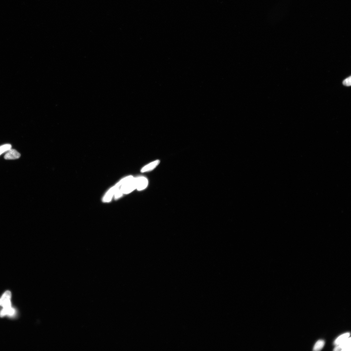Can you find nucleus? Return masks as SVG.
<instances>
[{
    "label": "nucleus",
    "instance_id": "obj_7",
    "mask_svg": "<svg viewBox=\"0 0 351 351\" xmlns=\"http://www.w3.org/2000/svg\"><path fill=\"white\" fill-rule=\"evenodd\" d=\"M160 163V161L158 160L154 161L143 167L141 170V172L144 173L152 171L154 170Z\"/></svg>",
    "mask_w": 351,
    "mask_h": 351
},
{
    "label": "nucleus",
    "instance_id": "obj_13",
    "mask_svg": "<svg viewBox=\"0 0 351 351\" xmlns=\"http://www.w3.org/2000/svg\"><path fill=\"white\" fill-rule=\"evenodd\" d=\"M0 306H1V304H0Z\"/></svg>",
    "mask_w": 351,
    "mask_h": 351
},
{
    "label": "nucleus",
    "instance_id": "obj_4",
    "mask_svg": "<svg viewBox=\"0 0 351 351\" xmlns=\"http://www.w3.org/2000/svg\"><path fill=\"white\" fill-rule=\"evenodd\" d=\"M120 188L117 184L108 190L104 196L102 201L104 203H109L111 201L114 196L115 192L117 189Z\"/></svg>",
    "mask_w": 351,
    "mask_h": 351
},
{
    "label": "nucleus",
    "instance_id": "obj_12",
    "mask_svg": "<svg viewBox=\"0 0 351 351\" xmlns=\"http://www.w3.org/2000/svg\"><path fill=\"white\" fill-rule=\"evenodd\" d=\"M343 84L346 86H350L351 85V76L344 80L343 82Z\"/></svg>",
    "mask_w": 351,
    "mask_h": 351
},
{
    "label": "nucleus",
    "instance_id": "obj_2",
    "mask_svg": "<svg viewBox=\"0 0 351 351\" xmlns=\"http://www.w3.org/2000/svg\"><path fill=\"white\" fill-rule=\"evenodd\" d=\"M12 293L11 291H7L0 298V304L3 308H8L12 306L11 299Z\"/></svg>",
    "mask_w": 351,
    "mask_h": 351
},
{
    "label": "nucleus",
    "instance_id": "obj_3",
    "mask_svg": "<svg viewBox=\"0 0 351 351\" xmlns=\"http://www.w3.org/2000/svg\"><path fill=\"white\" fill-rule=\"evenodd\" d=\"M136 189L138 191H141L147 187L148 185L147 179L143 176L138 177L135 178Z\"/></svg>",
    "mask_w": 351,
    "mask_h": 351
},
{
    "label": "nucleus",
    "instance_id": "obj_8",
    "mask_svg": "<svg viewBox=\"0 0 351 351\" xmlns=\"http://www.w3.org/2000/svg\"><path fill=\"white\" fill-rule=\"evenodd\" d=\"M350 335L349 333H347L341 335L335 341L334 344L335 346L340 345L348 339Z\"/></svg>",
    "mask_w": 351,
    "mask_h": 351
},
{
    "label": "nucleus",
    "instance_id": "obj_6",
    "mask_svg": "<svg viewBox=\"0 0 351 351\" xmlns=\"http://www.w3.org/2000/svg\"><path fill=\"white\" fill-rule=\"evenodd\" d=\"M21 156L20 153L16 150L10 149L6 153L4 158L7 160H13L17 159Z\"/></svg>",
    "mask_w": 351,
    "mask_h": 351
},
{
    "label": "nucleus",
    "instance_id": "obj_10",
    "mask_svg": "<svg viewBox=\"0 0 351 351\" xmlns=\"http://www.w3.org/2000/svg\"><path fill=\"white\" fill-rule=\"evenodd\" d=\"M12 148V146L10 144H6L0 146V156L3 153L8 152Z\"/></svg>",
    "mask_w": 351,
    "mask_h": 351
},
{
    "label": "nucleus",
    "instance_id": "obj_9",
    "mask_svg": "<svg viewBox=\"0 0 351 351\" xmlns=\"http://www.w3.org/2000/svg\"><path fill=\"white\" fill-rule=\"evenodd\" d=\"M325 344V342L323 340H319L316 343L313 348V350L318 351L323 348Z\"/></svg>",
    "mask_w": 351,
    "mask_h": 351
},
{
    "label": "nucleus",
    "instance_id": "obj_11",
    "mask_svg": "<svg viewBox=\"0 0 351 351\" xmlns=\"http://www.w3.org/2000/svg\"><path fill=\"white\" fill-rule=\"evenodd\" d=\"M123 194L121 191L120 188L117 189L115 192L114 195L115 199L118 200L119 198H121L123 196Z\"/></svg>",
    "mask_w": 351,
    "mask_h": 351
},
{
    "label": "nucleus",
    "instance_id": "obj_1",
    "mask_svg": "<svg viewBox=\"0 0 351 351\" xmlns=\"http://www.w3.org/2000/svg\"><path fill=\"white\" fill-rule=\"evenodd\" d=\"M118 182L123 194H129L136 189L135 178L132 176L124 178Z\"/></svg>",
    "mask_w": 351,
    "mask_h": 351
},
{
    "label": "nucleus",
    "instance_id": "obj_5",
    "mask_svg": "<svg viewBox=\"0 0 351 351\" xmlns=\"http://www.w3.org/2000/svg\"><path fill=\"white\" fill-rule=\"evenodd\" d=\"M335 351L351 350V338L349 337L346 340L339 345H336L334 349Z\"/></svg>",
    "mask_w": 351,
    "mask_h": 351
}]
</instances>
